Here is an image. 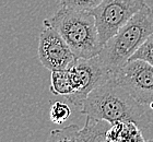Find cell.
Segmentation results:
<instances>
[{
  "instance_id": "1",
  "label": "cell",
  "mask_w": 153,
  "mask_h": 142,
  "mask_svg": "<svg viewBox=\"0 0 153 142\" xmlns=\"http://www.w3.org/2000/svg\"><path fill=\"white\" fill-rule=\"evenodd\" d=\"M81 114L111 123L134 121L141 129L150 123L144 105L136 101L113 76L90 92L81 105Z\"/></svg>"
},
{
  "instance_id": "2",
  "label": "cell",
  "mask_w": 153,
  "mask_h": 142,
  "mask_svg": "<svg viewBox=\"0 0 153 142\" xmlns=\"http://www.w3.org/2000/svg\"><path fill=\"white\" fill-rule=\"evenodd\" d=\"M43 25L55 28L74 51L76 59H89L101 53L103 45L90 12L62 8L43 21Z\"/></svg>"
},
{
  "instance_id": "3",
  "label": "cell",
  "mask_w": 153,
  "mask_h": 142,
  "mask_svg": "<svg viewBox=\"0 0 153 142\" xmlns=\"http://www.w3.org/2000/svg\"><path fill=\"white\" fill-rule=\"evenodd\" d=\"M152 33L153 7L147 4L103 45L99 54L100 59L114 74L128 62Z\"/></svg>"
},
{
  "instance_id": "4",
  "label": "cell",
  "mask_w": 153,
  "mask_h": 142,
  "mask_svg": "<svg viewBox=\"0 0 153 142\" xmlns=\"http://www.w3.org/2000/svg\"><path fill=\"white\" fill-rule=\"evenodd\" d=\"M147 6L146 0H102L90 13L94 16L102 45Z\"/></svg>"
},
{
  "instance_id": "5",
  "label": "cell",
  "mask_w": 153,
  "mask_h": 142,
  "mask_svg": "<svg viewBox=\"0 0 153 142\" xmlns=\"http://www.w3.org/2000/svg\"><path fill=\"white\" fill-rule=\"evenodd\" d=\"M69 70L74 92L67 96L66 100L76 107H81L90 92L112 77V73L100 59L99 55L89 59H76Z\"/></svg>"
},
{
  "instance_id": "6",
  "label": "cell",
  "mask_w": 153,
  "mask_h": 142,
  "mask_svg": "<svg viewBox=\"0 0 153 142\" xmlns=\"http://www.w3.org/2000/svg\"><path fill=\"white\" fill-rule=\"evenodd\" d=\"M140 104L153 109V66L141 59L129 60L112 74Z\"/></svg>"
},
{
  "instance_id": "7",
  "label": "cell",
  "mask_w": 153,
  "mask_h": 142,
  "mask_svg": "<svg viewBox=\"0 0 153 142\" xmlns=\"http://www.w3.org/2000/svg\"><path fill=\"white\" fill-rule=\"evenodd\" d=\"M38 59L46 69L54 71L71 68L76 58L55 28L44 26L38 39Z\"/></svg>"
},
{
  "instance_id": "8",
  "label": "cell",
  "mask_w": 153,
  "mask_h": 142,
  "mask_svg": "<svg viewBox=\"0 0 153 142\" xmlns=\"http://www.w3.org/2000/svg\"><path fill=\"white\" fill-rule=\"evenodd\" d=\"M107 142H138L146 141L142 130L137 123L134 121H116L109 127L107 135Z\"/></svg>"
},
{
  "instance_id": "9",
  "label": "cell",
  "mask_w": 153,
  "mask_h": 142,
  "mask_svg": "<svg viewBox=\"0 0 153 142\" xmlns=\"http://www.w3.org/2000/svg\"><path fill=\"white\" fill-rule=\"evenodd\" d=\"M112 123L107 120L86 116L85 125L83 128H80L76 142L106 141V135Z\"/></svg>"
},
{
  "instance_id": "10",
  "label": "cell",
  "mask_w": 153,
  "mask_h": 142,
  "mask_svg": "<svg viewBox=\"0 0 153 142\" xmlns=\"http://www.w3.org/2000/svg\"><path fill=\"white\" fill-rule=\"evenodd\" d=\"M51 92L54 95L67 97L74 92L72 78L69 69L54 70L51 76Z\"/></svg>"
},
{
  "instance_id": "11",
  "label": "cell",
  "mask_w": 153,
  "mask_h": 142,
  "mask_svg": "<svg viewBox=\"0 0 153 142\" xmlns=\"http://www.w3.org/2000/svg\"><path fill=\"white\" fill-rule=\"evenodd\" d=\"M71 116L70 106L64 102H54L51 104L49 108V118L51 123L56 125H62L67 121Z\"/></svg>"
},
{
  "instance_id": "12",
  "label": "cell",
  "mask_w": 153,
  "mask_h": 142,
  "mask_svg": "<svg viewBox=\"0 0 153 142\" xmlns=\"http://www.w3.org/2000/svg\"><path fill=\"white\" fill-rule=\"evenodd\" d=\"M79 126L78 125H70L66 126L61 129L51 130L48 137V141H76L78 133H79Z\"/></svg>"
},
{
  "instance_id": "13",
  "label": "cell",
  "mask_w": 153,
  "mask_h": 142,
  "mask_svg": "<svg viewBox=\"0 0 153 142\" xmlns=\"http://www.w3.org/2000/svg\"><path fill=\"white\" fill-rule=\"evenodd\" d=\"M101 2L102 0H59V4L62 8L78 10V11H86V12L92 11Z\"/></svg>"
},
{
  "instance_id": "14",
  "label": "cell",
  "mask_w": 153,
  "mask_h": 142,
  "mask_svg": "<svg viewBox=\"0 0 153 142\" xmlns=\"http://www.w3.org/2000/svg\"><path fill=\"white\" fill-rule=\"evenodd\" d=\"M141 59L149 62L153 66V33L143 42V44L138 48L129 60ZM128 60V61H129Z\"/></svg>"
}]
</instances>
